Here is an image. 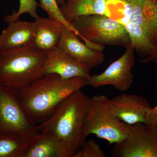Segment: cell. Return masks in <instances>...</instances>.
<instances>
[{"mask_svg":"<svg viewBox=\"0 0 157 157\" xmlns=\"http://www.w3.org/2000/svg\"><path fill=\"white\" fill-rule=\"evenodd\" d=\"M65 0H57L59 6H61L64 3Z\"/></svg>","mask_w":157,"mask_h":157,"instance_id":"cell-24","label":"cell"},{"mask_svg":"<svg viewBox=\"0 0 157 157\" xmlns=\"http://www.w3.org/2000/svg\"><path fill=\"white\" fill-rule=\"evenodd\" d=\"M146 124L153 126L157 129V105L155 107H152L150 110Z\"/></svg>","mask_w":157,"mask_h":157,"instance_id":"cell-22","label":"cell"},{"mask_svg":"<svg viewBox=\"0 0 157 157\" xmlns=\"http://www.w3.org/2000/svg\"><path fill=\"white\" fill-rule=\"evenodd\" d=\"M39 6L47 13L48 17L63 23L67 28L73 31L78 36L77 31L72 23L68 22L62 14L57 0H40Z\"/></svg>","mask_w":157,"mask_h":157,"instance_id":"cell-19","label":"cell"},{"mask_svg":"<svg viewBox=\"0 0 157 157\" xmlns=\"http://www.w3.org/2000/svg\"><path fill=\"white\" fill-rule=\"evenodd\" d=\"M59 6L65 19L71 23L79 17L93 14L109 17L107 0H65Z\"/></svg>","mask_w":157,"mask_h":157,"instance_id":"cell-15","label":"cell"},{"mask_svg":"<svg viewBox=\"0 0 157 157\" xmlns=\"http://www.w3.org/2000/svg\"><path fill=\"white\" fill-rule=\"evenodd\" d=\"M8 25L0 34V50L33 46L36 34L35 21L19 19Z\"/></svg>","mask_w":157,"mask_h":157,"instance_id":"cell-12","label":"cell"},{"mask_svg":"<svg viewBox=\"0 0 157 157\" xmlns=\"http://www.w3.org/2000/svg\"><path fill=\"white\" fill-rule=\"evenodd\" d=\"M30 138L19 135L0 136V157H22Z\"/></svg>","mask_w":157,"mask_h":157,"instance_id":"cell-17","label":"cell"},{"mask_svg":"<svg viewBox=\"0 0 157 157\" xmlns=\"http://www.w3.org/2000/svg\"><path fill=\"white\" fill-rule=\"evenodd\" d=\"M85 133L86 137L94 135L113 145L121 142L126 137V125L115 115L109 99L105 95H98L89 99Z\"/></svg>","mask_w":157,"mask_h":157,"instance_id":"cell-5","label":"cell"},{"mask_svg":"<svg viewBox=\"0 0 157 157\" xmlns=\"http://www.w3.org/2000/svg\"><path fill=\"white\" fill-rule=\"evenodd\" d=\"M132 9L130 22L147 34L154 47L157 45V0H127Z\"/></svg>","mask_w":157,"mask_h":157,"instance_id":"cell-13","label":"cell"},{"mask_svg":"<svg viewBox=\"0 0 157 157\" xmlns=\"http://www.w3.org/2000/svg\"><path fill=\"white\" fill-rule=\"evenodd\" d=\"M85 44L90 48L103 51L104 45L128 47L131 39L124 26L105 15L82 16L72 23Z\"/></svg>","mask_w":157,"mask_h":157,"instance_id":"cell-4","label":"cell"},{"mask_svg":"<svg viewBox=\"0 0 157 157\" xmlns=\"http://www.w3.org/2000/svg\"><path fill=\"white\" fill-rule=\"evenodd\" d=\"M90 70L57 46L45 53L42 72L43 76L54 74L64 79L79 77L87 80L91 75Z\"/></svg>","mask_w":157,"mask_h":157,"instance_id":"cell-10","label":"cell"},{"mask_svg":"<svg viewBox=\"0 0 157 157\" xmlns=\"http://www.w3.org/2000/svg\"><path fill=\"white\" fill-rule=\"evenodd\" d=\"M89 98L81 90L63 101L46 120L38 125L39 132L49 135L74 157L86 141L85 120Z\"/></svg>","mask_w":157,"mask_h":157,"instance_id":"cell-1","label":"cell"},{"mask_svg":"<svg viewBox=\"0 0 157 157\" xmlns=\"http://www.w3.org/2000/svg\"><path fill=\"white\" fill-rule=\"evenodd\" d=\"M115 61L113 62L104 72L90 75L87 85L94 88L111 86L115 89L125 91L132 86L134 81L132 70L135 64V50L132 44Z\"/></svg>","mask_w":157,"mask_h":157,"instance_id":"cell-8","label":"cell"},{"mask_svg":"<svg viewBox=\"0 0 157 157\" xmlns=\"http://www.w3.org/2000/svg\"><path fill=\"white\" fill-rule=\"evenodd\" d=\"M86 86L85 78L64 79L56 74H48L18 90V95L26 112L38 125L49 117L65 99Z\"/></svg>","mask_w":157,"mask_h":157,"instance_id":"cell-2","label":"cell"},{"mask_svg":"<svg viewBox=\"0 0 157 157\" xmlns=\"http://www.w3.org/2000/svg\"><path fill=\"white\" fill-rule=\"evenodd\" d=\"M22 157H67L55 139L43 133L31 137Z\"/></svg>","mask_w":157,"mask_h":157,"instance_id":"cell-16","label":"cell"},{"mask_svg":"<svg viewBox=\"0 0 157 157\" xmlns=\"http://www.w3.org/2000/svg\"><path fill=\"white\" fill-rule=\"evenodd\" d=\"M57 46L76 61L90 70L101 64L105 58L103 51L93 49L83 44L73 31L67 28L62 33Z\"/></svg>","mask_w":157,"mask_h":157,"instance_id":"cell-11","label":"cell"},{"mask_svg":"<svg viewBox=\"0 0 157 157\" xmlns=\"http://www.w3.org/2000/svg\"><path fill=\"white\" fill-rule=\"evenodd\" d=\"M45 54L33 46L0 50V82L17 91L43 76Z\"/></svg>","mask_w":157,"mask_h":157,"instance_id":"cell-3","label":"cell"},{"mask_svg":"<svg viewBox=\"0 0 157 157\" xmlns=\"http://www.w3.org/2000/svg\"><path fill=\"white\" fill-rule=\"evenodd\" d=\"M35 21L36 34L33 47L45 54L57 47L62 33L66 28L64 25L49 17L38 16Z\"/></svg>","mask_w":157,"mask_h":157,"instance_id":"cell-14","label":"cell"},{"mask_svg":"<svg viewBox=\"0 0 157 157\" xmlns=\"http://www.w3.org/2000/svg\"><path fill=\"white\" fill-rule=\"evenodd\" d=\"M40 133L23 107L18 91L0 82V136L31 137Z\"/></svg>","mask_w":157,"mask_h":157,"instance_id":"cell-6","label":"cell"},{"mask_svg":"<svg viewBox=\"0 0 157 157\" xmlns=\"http://www.w3.org/2000/svg\"><path fill=\"white\" fill-rule=\"evenodd\" d=\"M126 125V137L121 142L113 144L110 151L111 156L157 157L156 128L144 123Z\"/></svg>","mask_w":157,"mask_h":157,"instance_id":"cell-7","label":"cell"},{"mask_svg":"<svg viewBox=\"0 0 157 157\" xmlns=\"http://www.w3.org/2000/svg\"><path fill=\"white\" fill-rule=\"evenodd\" d=\"M113 111L124 123L146 124L151 106L148 101L137 94H123L109 99Z\"/></svg>","mask_w":157,"mask_h":157,"instance_id":"cell-9","label":"cell"},{"mask_svg":"<svg viewBox=\"0 0 157 157\" xmlns=\"http://www.w3.org/2000/svg\"><path fill=\"white\" fill-rule=\"evenodd\" d=\"M131 39V44L141 60L146 58L154 46L148 36L139 27L129 22L124 25Z\"/></svg>","mask_w":157,"mask_h":157,"instance_id":"cell-18","label":"cell"},{"mask_svg":"<svg viewBox=\"0 0 157 157\" xmlns=\"http://www.w3.org/2000/svg\"><path fill=\"white\" fill-rule=\"evenodd\" d=\"M106 154L94 139L85 141L74 157H106Z\"/></svg>","mask_w":157,"mask_h":157,"instance_id":"cell-21","label":"cell"},{"mask_svg":"<svg viewBox=\"0 0 157 157\" xmlns=\"http://www.w3.org/2000/svg\"><path fill=\"white\" fill-rule=\"evenodd\" d=\"M140 61L143 63H151L157 64V45L152 50L151 52L146 58L141 60Z\"/></svg>","mask_w":157,"mask_h":157,"instance_id":"cell-23","label":"cell"},{"mask_svg":"<svg viewBox=\"0 0 157 157\" xmlns=\"http://www.w3.org/2000/svg\"><path fill=\"white\" fill-rule=\"evenodd\" d=\"M39 4L36 0H19V9L16 12L12 14L6 15L4 20L7 24L12 21H16L20 19L22 14L28 13L32 17L36 18L38 17L37 9Z\"/></svg>","mask_w":157,"mask_h":157,"instance_id":"cell-20","label":"cell"}]
</instances>
